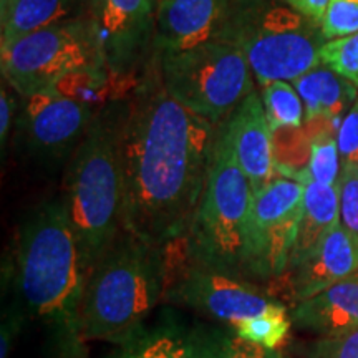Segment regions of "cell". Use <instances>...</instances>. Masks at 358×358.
<instances>
[{
	"label": "cell",
	"instance_id": "cell-12",
	"mask_svg": "<svg viewBox=\"0 0 358 358\" xmlns=\"http://www.w3.org/2000/svg\"><path fill=\"white\" fill-rule=\"evenodd\" d=\"M158 0H88L90 25L105 65L127 66L156 29Z\"/></svg>",
	"mask_w": 358,
	"mask_h": 358
},
{
	"label": "cell",
	"instance_id": "cell-16",
	"mask_svg": "<svg viewBox=\"0 0 358 358\" xmlns=\"http://www.w3.org/2000/svg\"><path fill=\"white\" fill-rule=\"evenodd\" d=\"M294 329L313 337H335L358 329V271L290 310Z\"/></svg>",
	"mask_w": 358,
	"mask_h": 358
},
{
	"label": "cell",
	"instance_id": "cell-7",
	"mask_svg": "<svg viewBox=\"0 0 358 358\" xmlns=\"http://www.w3.org/2000/svg\"><path fill=\"white\" fill-rule=\"evenodd\" d=\"M158 77L174 100L214 127L254 92L248 58L221 37L186 50L159 52Z\"/></svg>",
	"mask_w": 358,
	"mask_h": 358
},
{
	"label": "cell",
	"instance_id": "cell-20",
	"mask_svg": "<svg viewBox=\"0 0 358 358\" xmlns=\"http://www.w3.org/2000/svg\"><path fill=\"white\" fill-rule=\"evenodd\" d=\"M191 358H285L279 348L272 350L239 337L234 330L198 329L187 335Z\"/></svg>",
	"mask_w": 358,
	"mask_h": 358
},
{
	"label": "cell",
	"instance_id": "cell-6",
	"mask_svg": "<svg viewBox=\"0 0 358 358\" xmlns=\"http://www.w3.org/2000/svg\"><path fill=\"white\" fill-rule=\"evenodd\" d=\"M217 37L243 50L256 82H294L322 65L320 27L282 0H234Z\"/></svg>",
	"mask_w": 358,
	"mask_h": 358
},
{
	"label": "cell",
	"instance_id": "cell-11",
	"mask_svg": "<svg viewBox=\"0 0 358 358\" xmlns=\"http://www.w3.org/2000/svg\"><path fill=\"white\" fill-rule=\"evenodd\" d=\"M95 120L92 103L52 88L27 98L22 134L30 155L42 159L73 153Z\"/></svg>",
	"mask_w": 358,
	"mask_h": 358
},
{
	"label": "cell",
	"instance_id": "cell-34",
	"mask_svg": "<svg viewBox=\"0 0 358 358\" xmlns=\"http://www.w3.org/2000/svg\"><path fill=\"white\" fill-rule=\"evenodd\" d=\"M285 358H287V357H285Z\"/></svg>",
	"mask_w": 358,
	"mask_h": 358
},
{
	"label": "cell",
	"instance_id": "cell-13",
	"mask_svg": "<svg viewBox=\"0 0 358 358\" xmlns=\"http://www.w3.org/2000/svg\"><path fill=\"white\" fill-rule=\"evenodd\" d=\"M234 0H161L155 42L159 52H179L216 38Z\"/></svg>",
	"mask_w": 358,
	"mask_h": 358
},
{
	"label": "cell",
	"instance_id": "cell-9",
	"mask_svg": "<svg viewBox=\"0 0 358 358\" xmlns=\"http://www.w3.org/2000/svg\"><path fill=\"white\" fill-rule=\"evenodd\" d=\"M163 302L182 306L224 324H236L282 301L257 282L241 279L189 259L182 237L164 245Z\"/></svg>",
	"mask_w": 358,
	"mask_h": 358
},
{
	"label": "cell",
	"instance_id": "cell-23",
	"mask_svg": "<svg viewBox=\"0 0 358 358\" xmlns=\"http://www.w3.org/2000/svg\"><path fill=\"white\" fill-rule=\"evenodd\" d=\"M261 98L272 133L302 128L306 120V106L294 85L289 82L264 85Z\"/></svg>",
	"mask_w": 358,
	"mask_h": 358
},
{
	"label": "cell",
	"instance_id": "cell-30",
	"mask_svg": "<svg viewBox=\"0 0 358 358\" xmlns=\"http://www.w3.org/2000/svg\"><path fill=\"white\" fill-rule=\"evenodd\" d=\"M342 166H358V98L337 129Z\"/></svg>",
	"mask_w": 358,
	"mask_h": 358
},
{
	"label": "cell",
	"instance_id": "cell-26",
	"mask_svg": "<svg viewBox=\"0 0 358 358\" xmlns=\"http://www.w3.org/2000/svg\"><path fill=\"white\" fill-rule=\"evenodd\" d=\"M324 38L337 40L358 32V0H330L320 22Z\"/></svg>",
	"mask_w": 358,
	"mask_h": 358
},
{
	"label": "cell",
	"instance_id": "cell-18",
	"mask_svg": "<svg viewBox=\"0 0 358 358\" xmlns=\"http://www.w3.org/2000/svg\"><path fill=\"white\" fill-rule=\"evenodd\" d=\"M0 47L62 22L78 19L82 0H0Z\"/></svg>",
	"mask_w": 358,
	"mask_h": 358
},
{
	"label": "cell",
	"instance_id": "cell-8",
	"mask_svg": "<svg viewBox=\"0 0 358 358\" xmlns=\"http://www.w3.org/2000/svg\"><path fill=\"white\" fill-rule=\"evenodd\" d=\"M0 65L3 80L29 98L105 62L90 20L78 17L0 47Z\"/></svg>",
	"mask_w": 358,
	"mask_h": 358
},
{
	"label": "cell",
	"instance_id": "cell-25",
	"mask_svg": "<svg viewBox=\"0 0 358 358\" xmlns=\"http://www.w3.org/2000/svg\"><path fill=\"white\" fill-rule=\"evenodd\" d=\"M320 60L358 87V32L325 42L320 50Z\"/></svg>",
	"mask_w": 358,
	"mask_h": 358
},
{
	"label": "cell",
	"instance_id": "cell-24",
	"mask_svg": "<svg viewBox=\"0 0 358 358\" xmlns=\"http://www.w3.org/2000/svg\"><path fill=\"white\" fill-rule=\"evenodd\" d=\"M111 358H191L187 337L171 330H141Z\"/></svg>",
	"mask_w": 358,
	"mask_h": 358
},
{
	"label": "cell",
	"instance_id": "cell-10",
	"mask_svg": "<svg viewBox=\"0 0 358 358\" xmlns=\"http://www.w3.org/2000/svg\"><path fill=\"white\" fill-rule=\"evenodd\" d=\"M306 185L294 178H274L254 194L249 271L257 284L287 272L301 224Z\"/></svg>",
	"mask_w": 358,
	"mask_h": 358
},
{
	"label": "cell",
	"instance_id": "cell-3",
	"mask_svg": "<svg viewBox=\"0 0 358 358\" xmlns=\"http://www.w3.org/2000/svg\"><path fill=\"white\" fill-rule=\"evenodd\" d=\"M164 248L122 229L85 277L82 334L85 342L124 345L163 301Z\"/></svg>",
	"mask_w": 358,
	"mask_h": 358
},
{
	"label": "cell",
	"instance_id": "cell-31",
	"mask_svg": "<svg viewBox=\"0 0 358 358\" xmlns=\"http://www.w3.org/2000/svg\"><path fill=\"white\" fill-rule=\"evenodd\" d=\"M282 2L320 27L330 0H282Z\"/></svg>",
	"mask_w": 358,
	"mask_h": 358
},
{
	"label": "cell",
	"instance_id": "cell-19",
	"mask_svg": "<svg viewBox=\"0 0 358 358\" xmlns=\"http://www.w3.org/2000/svg\"><path fill=\"white\" fill-rule=\"evenodd\" d=\"M338 224V185L327 186L308 179L306 182V196H303V209L301 224H299L297 239H295L287 271L297 266L303 257H307L320 244V241L329 232H332Z\"/></svg>",
	"mask_w": 358,
	"mask_h": 358
},
{
	"label": "cell",
	"instance_id": "cell-14",
	"mask_svg": "<svg viewBox=\"0 0 358 358\" xmlns=\"http://www.w3.org/2000/svg\"><path fill=\"white\" fill-rule=\"evenodd\" d=\"M237 163L248 174L254 194L277 173L274 133L267 122L262 98L252 92L226 120Z\"/></svg>",
	"mask_w": 358,
	"mask_h": 358
},
{
	"label": "cell",
	"instance_id": "cell-2",
	"mask_svg": "<svg viewBox=\"0 0 358 358\" xmlns=\"http://www.w3.org/2000/svg\"><path fill=\"white\" fill-rule=\"evenodd\" d=\"M85 271L64 196L22 219L2 262V290L37 327L43 358H87L82 334Z\"/></svg>",
	"mask_w": 358,
	"mask_h": 358
},
{
	"label": "cell",
	"instance_id": "cell-4",
	"mask_svg": "<svg viewBox=\"0 0 358 358\" xmlns=\"http://www.w3.org/2000/svg\"><path fill=\"white\" fill-rule=\"evenodd\" d=\"M124 106L98 113L71 153L64 199L85 277L123 229L122 122Z\"/></svg>",
	"mask_w": 358,
	"mask_h": 358
},
{
	"label": "cell",
	"instance_id": "cell-1",
	"mask_svg": "<svg viewBox=\"0 0 358 358\" xmlns=\"http://www.w3.org/2000/svg\"><path fill=\"white\" fill-rule=\"evenodd\" d=\"M217 127L164 90L159 77L123 108V229L164 248L189 231L203 198Z\"/></svg>",
	"mask_w": 358,
	"mask_h": 358
},
{
	"label": "cell",
	"instance_id": "cell-15",
	"mask_svg": "<svg viewBox=\"0 0 358 358\" xmlns=\"http://www.w3.org/2000/svg\"><path fill=\"white\" fill-rule=\"evenodd\" d=\"M357 271L358 237L338 224L307 257L287 271L292 301H307Z\"/></svg>",
	"mask_w": 358,
	"mask_h": 358
},
{
	"label": "cell",
	"instance_id": "cell-5",
	"mask_svg": "<svg viewBox=\"0 0 358 358\" xmlns=\"http://www.w3.org/2000/svg\"><path fill=\"white\" fill-rule=\"evenodd\" d=\"M252 208V185L237 163L229 129L224 122L217 127L203 198L189 231L182 236L189 259L252 280L249 271Z\"/></svg>",
	"mask_w": 358,
	"mask_h": 358
},
{
	"label": "cell",
	"instance_id": "cell-32",
	"mask_svg": "<svg viewBox=\"0 0 358 358\" xmlns=\"http://www.w3.org/2000/svg\"><path fill=\"white\" fill-rule=\"evenodd\" d=\"M13 120V100L10 93L2 87V93H0V143H2V150L7 145L8 133H10Z\"/></svg>",
	"mask_w": 358,
	"mask_h": 358
},
{
	"label": "cell",
	"instance_id": "cell-28",
	"mask_svg": "<svg viewBox=\"0 0 358 358\" xmlns=\"http://www.w3.org/2000/svg\"><path fill=\"white\" fill-rule=\"evenodd\" d=\"M306 358H358V329L335 337L315 338Z\"/></svg>",
	"mask_w": 358,
	"mask_h": 358
},
{
	"label": "cell",
	"instance_id": "cell-21",
	"mask_svg": "<svg viewBox=\"0 0 358 358\" xmlns=\"http://www.w3.org/2000/svg\"><path fill=\"white\" fill-rule=\"evenodd\" d=\"M313 131L310 138V155L307 163V176L310 181L327 186H337L342 173V159H340L338 143L334 129L338 124L330 122H310Z\"/></svg>",
	"mask_w": 358,
	"mask_h": 358
},
{
	"label": "cell",
	"instance_id": "cell-33",
	"mask_svg": "<svg viewBox=\"0 0 358 358\" xmlns=\"http://www.w3.org/2000/svg\"><path fill=\"white\" fill-rule=\"evenodd\" d=\"M158 2H161V0H158Z\"/></svg>",
	"mask_w": 358,
	"mask_h": 358
},
{
	"label": "cell",
	"instance_id": "cell-22",
	"mask_svg": "<svg viewBox=\"0 0 358 358\" xmlns=\"http://www.w3.org/2000/svg\"><path fill=\"white\" fill-rule=\"evenodd\" d=\"M232 330L248 342L277 350L285 342L292 329L290 310L284 302L262 313L232 324Z\"/></svg>",
	"mask_w": 358,
	"mask_h": 358
},
{
	"label": "cell",
	"instance_id": "cell-27",
	"mask_svg": "<svg viewBox=\"0 0 358 358\" xmlns=\"http://www.w3.org/2000/svg\"><path fill=\"white\" fill-rule=\"evenodd\" d=\"M338 198L340 224L358 237V166H342Z\"/></svg>",
	"mask_w": 358,
	"mask_h": 358
},
{
	"label": "cell",
	"instance_id": "cell-29",
	"mask_svg": "<svg viewBox=\"0 0 358 358\" xmlns=\"http://www.w3.org/2000/svg\"><path fill=\"white\" fill-rule=\"evenodd\" d=\"M7 302L2 307V324H0V358H8L15 347L20 334L24 332L27 322L24 319L19 303L8 292Z\"/></svg>",
	"mask_w": 358,
	"mask_h": 358
},
{
	"label": "cell",
	"instance_id": "cell-17",
	"mask_svg": "<svg viewBox=\"0 0 358 358\" xmlns=\"http://www.w3.org/2000/svg\"><path fill=\"white\" fill-rule=\"evenodd\" d=\"M294 87L306 106V120L330 122L340 127V118L358 98V87L324 64L294 80Z\"/></svg>",
	"mask_w": 358,
	"mask_h": 358
}]
</instances>
